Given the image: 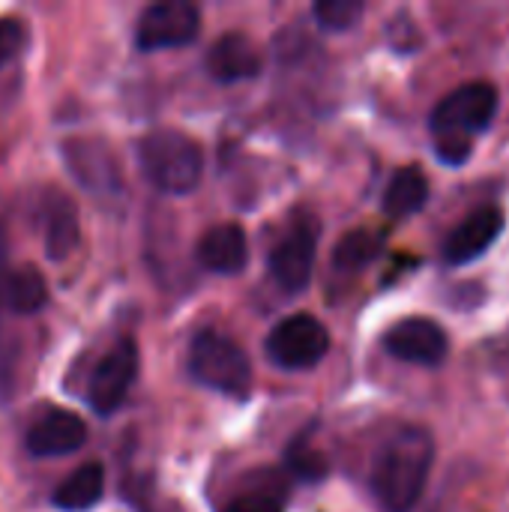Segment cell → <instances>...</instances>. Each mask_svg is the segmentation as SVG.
<instances>
[{
    "label": "cell",
    "instance_id": "cell-1",
    "mask_svg": "<svg viewBox=\"0 0 509 512\" xmlns=\"http://www.w3.org/2000/svg\"><path fill=\"white\" fill-rule=\"evenodd\" d=\"M435 438L423 426L393 432L372 456L369 489L387 512H411L432 477Z\"/></svg>",
    "mask_w": 509,
    "mask_h": 512
},
{
    "label": "cell",
    "instance_id": "cell-2",
    "mask_svg": "<svg viewBox=\"0 0 509 512\" xmlns=\"http://www.w3.org/2000/svg\"><path fill=\"white\" fill-rule=\"evenodd\" d=\"M498 105H501L498 87L489 81H468L453 93H447L429 117L438 159L447 165L468 162L474 150V138L489 132Z\"/></svg>",
    "mask_w": 509,
    "mask_h": 512
},
{
    "label": "cell",
    "instance_id": "cell-3",
    "mask_svg": "<svg viewBox=\"0 0 509 512\" xmlns=\"http://www.w3.org/2000/svg\"><path fill=\"white\" fill-rule=\"evenodd\" d=\"M138 165L150 186L165 195H189L198 189L204 174V150L201 144L180 129H153L138 147Z\"/></svg>",
    "mask_w": 509,
    "mask_h": 512
},
{
    "label": "cell",
    "instance_id": "cell-4",
    "mask_svg": "<svg viewBox=\"0 0 509 512\" xmlns=\"http://www.w3.org/2000/svg\"><path fill=\"white\" fill-rule=\"evenodd\" d=\"M189 375L231 402H246L252 396V360L237 342L216 330H201L192 339Z\"/></svg>",
    "mask_w": 509,
    "mask_h": 512
},
{
    "label": "cell",
    "instance_id": "cell-5",
    "mask_svg": "<svg viewBox=\"0 0 509 512\" xmlns=\"http://www.w3.org/2000/svg\"><path fill=\"white\" fill-rule=\"evenodd\" d=\"M264 351L273 366L285 372H306L327 357L330 333L315 315H291L270 330Z\"/></svg>",
    "mask_w": 509,
    "mask_h": 512
},
{
    "label": "cell",
    "instance_id": "cell-6",
    "mask_svg": "<svg viewBox=\"0 0 509 512\" xmlns=\"http://www.w3.org/2000/svg\"><path fill=\"white\" fill-rule=\"evenodd\" d=\"M201 33V12L186 0H162L141 12L135 27V45L141 51L180 48L195 42Z\"/></svg>",
    "mask_w": 509,
    "mask_h": 512
},
{
    "label": "cell",
    "instance_id": "cell-7",
    "mask_svg": "<svg viewBox=\"0 0 509 512\" xmlns=\"http://www.w3.org/2000/svg\"><path fill=\"white\" fill-rule=\"evenodd\" d=\"M138 378V345L132 339H120L90 372L87 402L99 417H111L129 396Z\"/></svg>",
    "mask_w": 509,
    "mask_h": 512
},
{
    "label": "cell",
    "instance_id": "cell-8",
    "mask_svg": "<svg viewBox=\"0 0 509 512\" xmlns=\"http://www.w3.org/2000/svg\"><path fill=\"white\" fill-rule=\"evenodd\" d=\"M315 255H318V225L312 222L294 225L270 252L267 264L273 282L288 294L306 291L315 273Z\"/></svg>",
    "mask_w": 509,
    "mask_h": 512
},
{
    "label": "cell",
    "instance_id": "cell-9",
    "mask_svg": "<svg viewBox=\"0 0 509 512\" xmlns=\"http://www.w3.org/2000/svg\"><path fill=\"white\" fill-rule=\"evenodd\" d=\"M384 348L402 363L435 369L447 360L450 339H447L444 327L435 324L432 318H405L387 330Z\"/></svg>",
    "mask_w": 509,
    "mask_h": 512
},
{
    "label": "cell",
    "instance_id": "cell-10",
    "mask_svg": "<svg viewBox=\"0 0 509 512\" xmlns=\"http://www.w3.org/2000/svg\"><path fill=\"white\" fill-rule=\"evenodd\" d=\"M63 159L72 177L93 195H117L123 189L114 153L93 138H69L63 144Z\"/></svg>",
    "mask_w": 509,
    "mask_h": 512
},
{
    "label": "cell",
    "instance_id": "cell-11",
    "mask_svg": "<svg viewBox=\"0 0 509 512\" xmlns=\"http://www.w3.org/2000/svg\"><path fill=\"white\" fill-rule=\"evenodd\" d=\"M504 210L501 207H495V204H489V207H480V210H474L465 222H459L453 231H450V237L444 240V261L450 264V267H465V264H471V261H477L480 255H486L492 246H495V240L501 237V231H504Z\"/></svg>",
    "mask_w": 509,
    "mask_h": 512
},
{
    "label": "cell",
    "instance_id": "cell-12",
    "mask_svg": "<svg viewBox=\"0 0 509 512\" xmlns=\"http://www.w3.org/2000/svg\"><path fill=\"white\" fill-rule=\"evenodd\" d=\"M27 453L39 459L69 456L87 444V426L75 411L51 408L45 417H39L27 432Z\"/></svg>",
    "mask_w": 509,
    "mask_h": 512
},
{
    "label": "cell",
    "instance_id": "cell-13",
    "mask_svg": "<svg viewBox=\"0 0 509 512\" xmlns=\"http://www.w3.org/2000/svg\"><path fill=\"white\" fill-rule=\"evenodd\" d=\"M204 66L210 72L213 81L219 84H237V81H249V78H258L261 69H264V57L261 51L255 48V42L243 33H225L219 36L207 57H204Z\"/></svg>",
    "mask_w": 509,
    "mask_h": 512
},
{
    "label": "cell",
    "instance_id": "cell-14",
    "mask_svg": "<svg viewBox=\"0 0 509 512\" xmlns=\"http://www.w3.org/2000/svg\"><path fill=\"white\" fill-rule=\"evenodd\" d=\"M195 255H198V264L204 270L219 273V276H237L246 270V261H249L246 231L237 222L213 225L201 234Z\"/></svg>",
    "mask_w": 509,
    "mask_h": 512
},
{
    "label": "cell",
    "instance_id": "cell-15",
    "mask_svg": "<svg viewBox=\"0 0 509 512\" xmlns=\"http://www.w3.org/2000/svg\"><path fill=\"white\" fill-rule=\"evenodd\" d=\"M426 201H429L426 171L420 165H405L390 177L381 207L390 219H408V216L420 213L426 207Z\"/></svg>",
    "mask_w": 509,
    "mask_h": 512
},
{
    "label": "cell",
    "instance_id": "cell-16",
    "mask_svg": "<svg viewBox=\"0 0 509 512\" xmlns=\"http://www.w3.org/2000/svg\"><path fill=\"white\" fill-rule=\"evenodd\" d=\"M102 495H105V468L99 462H84L54 489L51 504L63 512H84L96 507Z\"/></svg>",
    "mask_w": 509,
    "mask_h": 512
},
{
    "label": "cell",
    "instance_id": "cell-17",
    "mask_svg": "<svg viewBox=\"0 0 509 512\" xmlns=\"http://www.w3.org/2000/svg\"><path fill=\"white\" fill-rule=\"evenodd\" d=\"M81 237L78 207L69 195H51L45 207V252L51 261H63L75 252Z\"/></svg>",
    "mask_w": 509,
    "mask_h": 512
},
{
    "label": "cell",
    "instance_id": "cell-18",
    "mask_svg": "<svg viewBox=\"0 0 509 512\" xmlns=\"http://www.w3.org/2000/svg\"><path fill=\"white\" fill-rule=\"evenodd\" d=\"M0 303L9 312H15V315H33V312H39L48 303L45 276L33 264L6 270L3 279H0Z\"/></svg>",
    "mask_w": 509,
    "mask_h": 512
},
{
    "label": "cell",
    "instance_id": "cell-19",
    "mask_svg": "<svg viewBox=\"0 0 509 512\" xmlns=\"http://www.w3.org/2000/svg\"><path fill=\"white\" fill-rule=\"evenodd\" d=\"M384 252V237L375 231H351L339 240L333 252L336 270H363Z\"/></svg>",
    "mask_w": 509,
    "mask_h": 512
},
{
    "label": "cell",
    "instance_id": "cell-20",
    "mask_svg": "<svg viewBox=\"0 0 509 512\" xmlns=\"http://www.w3.org/2000/svg\"><path fill=\"white\" fill-rule=\"evenodd\" d=\"M219 512H285V486L279 480L246 486L228 498Z\"/></svg>",
    "mask_w": 509,
    "mask_h": 512
},
{
    "label": "cell",
    "instance_id": "cell-21",
    "mask_svg": "<svg viewBox=\"0 0 509 512\" xmlns=\"http://www.w3.org/2000/svg\"><path fill=\"white\" fill-rule=\"evenodd\" d=\"M366 6L357 3V0H321L315 3L312 15L315 21L330 30V33H342V30H351L360 18H363Z\"/></svg>",
    "mask_w": 509,
    "mask_h": 512
},
{
    "label": "cell",
    "instance_id": "cell-22",
    "mask_svg": "<svg viewBox=\"0 0 509 512\" xmlns=\"http://www.w3.org/2000/svg\"><path fill=\"white\" fill-rule=\"evenodd\" d=\"M288 468L294 477H303L306 483H318L327 474V462L321 453L306 447V438H300L297 444L288 447Z\"/></svg>",
    "mask_w": 509,
    "mask_h": 512
},
{
    "label": "cell",
    "instance_id": "cell-23",
    "mask_svg": "<svg viewBox=\"0 0 509 512\" xmlns=\"http://www.w3.org/2000/svg\"><path fill=\"white\" fill-rule=\"evenodd\" d=\"M27 45V24L15 15H3L0 18V69L15 60Z\"/></svg>",
    "mask_w": 509,
    "mask_h": 512
}]
</instances>
